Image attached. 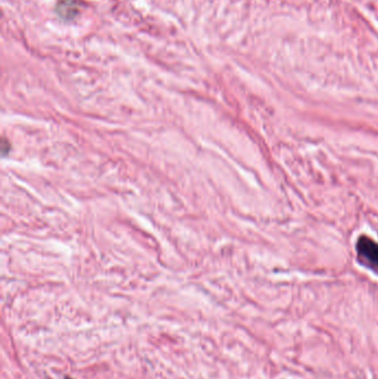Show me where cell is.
<instances>
[{"label":"cell","mask_w":378,"mask_h":379,"mask_svg":"<svg viewBox=\"0 0 378 379\" xmlns=\"http://www.w3.org/2000/svg\"><path fill=\"white\" fill-rule=\"evenodd\" d=\"M358 254L371 264L378 265V244L367 238H362L358 242Z\"/></svg>","instance_id":"cell-1"}]
</instances>
